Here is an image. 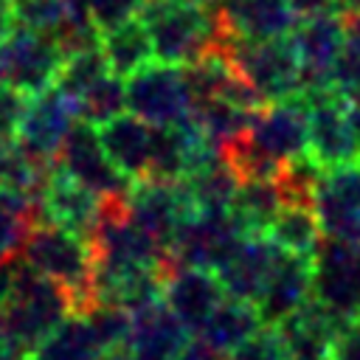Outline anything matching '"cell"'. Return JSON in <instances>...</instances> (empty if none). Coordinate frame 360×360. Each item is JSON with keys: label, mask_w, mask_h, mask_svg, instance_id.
I'll use <instances>...</instances> for the list:
<instances>
[{"label": "cell", "mask_w": 360, "mask_h": 360, "mask_svg": "<svg viewBox=\"0 0 360 360\" xmlns=\"http://www.w3.org/2000/svg\"><path fill=\"white\" fill-rule=\"evenodd\" d=\"M281 186L276 180H239L233 200L228 205L231 217L245 233H264L276 211L281 208Z\"/></svg>", "instance_id": "obj_27"}, {"label": "cell", "mask_w": 360, "mask_h": 360, "mask_svg": "<svg viewBox=\"0 0 360 360\" xmlns=\"http://www.w3.org/2000/svg\"><path fill=\"white\" fill-rule=\"evenodd\" d=\"M211 11L217 37L273 39L290 37L298 25V11L290 0H217Z\"/></svg>", "instance_id": "obj_16"}, {"label": "cell", "mask_w": 360, "mask_h": 360, "mask_svg": "<svg viewBox=\"0 0 360 360\" xmlns=\"http://www.w3.org/2000/svg\"><path fill=\"white\" fill-rule=\"evenodd\" d=\"M127 110V98H124V79L115 76L112 70H107L104 76H98L79 98H76V115L82 121L90 124H104L112 115Z\"/></svg>", "instance_id": "obj_32"}, {"label": "cell", "mask_w": 360, "mask_h": 360, "mask_svg": "<svg viewBox=\"0 0 360 360\" xmlns=\"http://www.w3.org/2000/svg\"><path fill=\"white\" fill-rule=\"evenodd\" d=\"M62 56L65 53L51 34L11 22L0 37V82H8L28 96L39 93L56 82Z\"/></svg>", "instance_id": "obj_8"}, {"label": "cell", "mask_w": 360, "mask_h": 360, "mask_svg": "<svg viewBox=\"0 0 360 360\" xmlns=\"http://www.w3.org/2000/svg\"><path fill=\"white\" fill-rule=\"evenodd\" d=\"M132 329L127 340L129 360H174L180 346L188 338V329L174 318V312L163 304V298L143 304L129 312Z\"/></svg>", "instance_id": "obj_19"}, {"label": "cell", "mask_w": 360, "mask_h": 360, "mask_svg": "<svg viewBox=\"0 0 360 360\" xmlns=\"http://www.w3.org/2000/svg\"><path fill=\"white\" fill-rule=\"evenodd\" d=\"M160 298L188 332H200L202 321L225 298V292L214 270L177 264L163 273Z\"/></svg>", "instance_id": "obj_17"}, {"label": "cell", "mask_w": 360, "mask_h": 360, "mask_svg": "<svg viewBox=\"0 0 360 360\" xmlns=\"http://www.w3.org/2000/svg\"><path fill=\"white\" fill-rule=\"evenodd\" d=\"M127 110L149 127H169L191 115V96L183 65L146 62L124 79Z\"/></svg>", "instance_id": "obj_7"}, {"label": "cell", "mask_w": 360, "mask_h": 360, "mask_svg": "<svg viewBox=\"0 0 360 360\" xmlns=\"http://www.w3.org/2000/svg\"><path fill=\"white\" fill-rule=\"evenodd\" d=\"M301 70V93L332 87V68L343 42V14L338 8H323L304 14V20L290 34Z\"/></svg>", "instance_id": "obj_12"}, {"label": "cell", "mask_w": 360, "mask_h": 360, "mask_svg": "<svg viewBox=\"0 0 360 360\" xmlns=\"http://www.w3.org/2000/svg\"><path fill=\"white\" fill-rule=\"evenodd\" d=\"M76 118H79L76 101L70 96H65L56 84H51L45 90L28 96V104H25V112H22L14 141L31 158L53 163L56 149L65 141V135Z\"/></svg>", "instance_id": "obj_14"}, {"label": "cell", "mask_w": 360, "mask_h": 360, "mask_svg": "<svg viewBox=\"0 0 360 360\" xmlns=\"http://www.w3.org/2000/svg\"><path fill=\"white\" fill-rule=\"evenodd\" d=\"M96 335L84 315L62 318L31 352L28 360H93L98 354Z\"/></svg>", "instance_id": "obj_28"}, {"label": "cell", "mask_w": 360, "mask_h": 360, "mask_svg": "<svg viewBox=\"0 0 360 360\" xmlns=\"http://www.w3.org/2000/svg\"><path fill=\"white\" fill-rule=\"evenodd\" d=\"M262 326V318L256 312L253 301H242V298H231L225 295L211 315L202 321L200 326V338L208 340L214 349H219L222 354L231 352L236 343H242L250 332H256Z\"/></svg>", "instance_id": "obj_26"}, {"label": "cell", "mask_w": 360, "mask_h": 360, "mask_svg": "<svg viewBox=\"0 0 360 360\" xmlns=\"http://www.w3.org/2000/svg\"><path fill=\"white\" fill-rule=\"evenodd\" d=\"M194 3H200V6H214L217 0H194Z\"/></svg>", "instance_id": "obj_48"}, {"label": "cell", "mask_w": 360, "mask_h": 360, "mask_svg": "<svg viewBox=\"0 0 360 360\" xmlns=\"http://www.w3.org/2000/svg\"><path fill=\"white\" fill-rule=\"evenodd\" d=\"M70 315L68 295L59 284L31 270L25 262H11V287L0 304L3 346L17 357L28 360L39 340Z\"/></svg>", "instance_id": "obj_1"}, {"label": "cell", "mask_w": 360, "mask_h": 360, "mask_svg": "<svg viewBox=\"0 0 360 360\" xmlns=\"http://www.w3.org/2000/svg\"><path fill=\"white\" fill-rule=\"evenodd\" d=\"M98 202H101L98 194H93L90 188H84L82 183L68 177L53 163L51 177L39 194V211H42L45 222L62 225L87 239L96 225V217H98Z\"/></svg>", "instance_id": "obj_21"}, {"label": "cell", "mask_w": 360, "mask_h": 360, "mask_svg": "<svg viewBox=\"0 0 360 360\" xmlns=\"http://www.w3.org/2000/svg\"><path fill=\"white\" fill-rule=\"evenodd\" d=\"M8 25H11V17H8V6H6V0H0V37L8 31Z\"/></svg>", "instance_id": "obj_46"}, {"label": "cell", "mask_w": 360, "mask_h": 360, "mask_svg": "<svg viewBox=\"0 0 360 360\" xmlns=\"http://www.w3.org/2000/svg\"><path fill=\"white\" fill-rule=\"evenodd\" d=\"M14 262V259H11ZM11 262H3L0 259V304L3 298L8 295V287H11Z\"/></svg>", "instance_id": "obj_44"}, {"label": "cell", "mask_w": 360, "mask_h": 360, "mask_svg": "<svg viewBox=\"0 0 360 360\" xmlns=\"http://www.w3.org/2000/svg\"><path fill=\"white\" fill-rule=\"evenodd\" d=\"M312 205L323 236L352 242V233L360 222V166L343 163L321 169L312 191Z\"/></svg>", "instance_id": "obj_15"}, {"label": "cell", "mask_w": 360, "mask_h": 360, "mask_svg": "<svg viewBox=\"0 0 360 360\" xmlns=\"http://www.w3.org/2000/svg\"><path fill=\"white\" fill-rule=\"evenodd\" d=\"M346 121H349V129H352V138L360 155V98H346Z\"/></svg>", "instance_id": "obj_42"}, {"label": "cell", "mask_w": 360, "mask_h": 360, "mask_svg": "<svg viewBox=\"0 0 360 360\" xmlns=\"http://www.w3.org/2000/svg\"><path fill=\"white\" fill-rule=\"evenodd\" d=\"M228 360H284V349L273 323H262L228 352Z\"/></svg>", "instance_id": "obj_37"}, {"label": "cell", "mask_w": 360, "mask_h": 360, "mask_svg": "<svg viewBox=\"0 0 360 360\" xmlns=\"http://www.w3.org/2000/svg\"><path fill=\"white\" fill-rule=\"evenodd\" d=\"M22 262L59 284L68 295L70 315H84L93 304V253L90 242L62 225L53 222H34L22 248Z\"/></svg>", "instance_id": "obj_2"}, {"label": "cell", "mask_w": 360, "mask_h": 360, "mask_svg": "<svg viewBox=\"0 0 360 360\" xmlns=\"http://www.w3.org/2000/svg\"><path fill=\"white\" fill-rule=\"evenodd\" d=\"M124 205L129 219L149 239H155L163 248V253L166 245L172 242L177 222L186 214L197 211L183 180H152V177L132 180L129 188L124 191Z\"/></svg>", "instance_id": "obj_10"}, {"label": "cell", "mask_w": 360, "mask_h": 360, "mask_svg": "<svg viewBox=\"0 0 360 360\" xmlns=\"http://www.w3.org/2000/svg\"><path fill=\"white\" fill-rule=\"evenodd\" d=\"M174 360H225V357L208 340H202V338H186V343L180 346V352H177Z\"/></svg>", "instance_id": "obj_41"}, {"label": "cell", "mask_w": 360, "mask_h": 360, "mask_svg": "<svg viewBox=\"0 0 360 360\" xmlns=\"http://www.w3.org/2000/svg\"><path fill=\"white\" fill-rule=\"evenodd\" d=\"M98 48L107 59V68L121 79H127L129 73H135L138 68L155 59L149 34L138 17H129L112 28H104L98 34Z\"/></svg>", "instance_id": "obj_25"}, {"label": "cell", "mask_w": 360, "mask_h": 360, "mask_svg": "<svg viewBox=\"0 0 360 360\" xmlns=\"http://www.w3.org/2000/svg\"><path fill=\"white\" fill-rule=\"evenodd\" d=\"M332 360H360V315L335 329Z\"/></svg>", "instance_id": "obj_40"}, {"label": "cell", "mask_w": 360, "mask_h": 360, "mask_svg": "<svg viewBox=\"0 0 360 360\" xmlns=\"http://www.w3.org/2000/svg\"><path fill=\"white\" fill-rule=\"evenodd\" d=\"M307 96V155L321 166H343L354 163L357 146L346 121V96L335 87L312 90Z\"/></svg>", "instance_id": "obj_11"}, {"label": "cell", "mask_w": 360, "mask_h": 360, "mask_svg": "<svg viewBox=\"0 0 360 360\" xmlns=\"http://www.w3.org/2000/svg\"><path fill=\"white\" fill-rule=\"evenodd\" d=\"M245 135L281 163L307 155V96L298 90L284 98L264 101L250 115Z\"/></svg>", "instance_id": "obj_13"}, {"label": "cell", "mask_w": 360, "mask_h": 360, "mask_svg": "<svg viewBox=\"0 0 360 360\" xmlns=\"http://www.w3.org/2000/svg\"><path fill=\"white\" fill-rule=\"evenodd\" d=\"M242 73V79L256 90L262 101H276L301 90V70L295 45L290 37L273 39H239L217 37V42Z\"/></svg>", "instance_id": "obj_4"}, {"label": "cell", "mask_w": 360, "mask_h": 360, "mask_svg": "<svg viewBox=\"0 0 360 360\" xmlns=\"http://www.w3.org/2000/svg\"><path fill=\"white\" fill-rule=\"evenodd\" d=\"M264 236L284 253L312 259L323 239L312 200H284L276 217L270 219Z\"/></svg>", "instance_id": "obj_24"}, {"label": "cell", "mask_w": 360, "mask_h": 360, "mask_svg": "<svg viewBox=\"0 0 360 360\" xmlns=\"http://www.w3.org/2000/svg\"><path fill=\"white\" fill-rule=\"evenodd\" d=\"M273 326L278 332L284 360H332L338 323L315 298H309L304 307Z\"/></svg>", "instance_id": "obj_22"}, {"label": "cell", "mask_w": 360, "mask_h": 360, "mask_svg": "<svg viewBox=\"0 0 360 360\" xmlns=\"http://www.w3.org/2000/svg\"><path fill=\"white\" fill-rule=\"evenodd\" d=\"M93 360H129L124 349H115V352H98Z\"/></svg>", "instance_id": "obj_47"}, {"label": "cell", "mask_w": 360, "mask_h": 360, "mask_svg": "<svg viewBox=\"0 0 360 360\" xmlns=\"http://www.w3.org/2000/svg\"><path fill=\"white\" fill-rule=\"evenodd\" d=\"M25 104H28V93L17 90L8 82H0V143L14 141L22 112H25Z\"/></svg>", "instance_id": "obj_38"}, {"label": "cell", "mask_w": 360, "mask_h": 360, "mask_svg": "<svg viewBox=\"0 0 360 360\" xmlns=\"http://www.w3.org/2000/svg\"><path fill=\"white\" fill-rule=\"evenodd\" d=\"M292 8L304 17V14H315V11H323V8H335V0H290Z\"/></svg>", "instance_id": "obj_43"}, {"label": "cell", "mask_w": 360, "mask_h": 360, "mask_svg": "<svg viewBox=\"0 0 360 360\" xmlns=\"http://www.w3.org/2000/svg\"><path fill=\"white\" fill-rule=\"evenodd\" d=\"M34 222H42L39 202L25 191L0 186V259H17Z\"/></svg>", "instance_id": "obj_29"}, {"label": "cell", "mask_w": 360, "mask_h": 360, "mask_svg": "<svg viewBox=\"0 0 360 360\" xmlns=\"http://www.w3.org/2000/svg\"><path fill=\"white\" fill-rule=\"evenodd\" d=\"M0 146H3V143H0Z\"/></svg>", "instance_id": "obj_49"}, {"label": "cell", "mask_w": 360, "mask_h": 360, "mask_svg": "<svg viewBox=\"0 0 360 360\" xmlns=\"http://www.w3.org/2000/svg\"><path fill=\"white\" fill-rule=\"evenodd\" d=\"M276 256H278V248L264 233L242 236L239 245L233 248V253L214 270L222 284V292L231 298L256 301L270 270H273Z\"/></svg>", "instance_id": "obj_20"}, {"label": "cell", "mask_w": 360, "mask_h": 360, "mask_svg": "<svg viewBox=\"0 0 360 360\" xmlns=\"http://www.w3.org/2000/svg\"><path fill=\"white\" fill-rule=\"evenodd\" d=\"M110 68H107V59L101 53L98 45H90V48H79V51H70L62 56V65H59V73H56V87L70 96L73 101L98 79L104 76Z\"/></svg>", "instance_id": "obj_33"}, {"label": "cell", "mask_w": 360, "mask_h": 360, "mask_svg": "<svg viewBox=\"0 0 360 360\" xmlns=\"http://www.w3.org/2000/svg\"><path fill=\"white\" fill-rule=\"evenodd\" d=\"M242 236L248 233L239 228L231 211H191L177 222L172 242L166 245L169 270L177 264L217 270L233 253Z\"/></svg>", "instance_id": "obj_6"}, {"label": "cell", "mask_w": 360, "mask_h": 360, "mask_svg": "<svg viewBox=\"0 0 360 360\" xmlns=\"http://www.w3.org/2000/svg\"><path fill=\"white\" fill-rule=\"evenodd\" d=\"M98 141L112 160V166L129 177L141 180L149 169V152H152V129L146 121H141L132 112H118L110 121L98 124Z\"/></svg>", "instance_id": "obj_23"}, {"label": "cell", "mask_w": 360, "mask_h": 360, "mask_svg": "<svg viewBox=\"0 0 360 360\" xmlns=\"http://www.w3.org/2000/svg\"><path fill=\"white\" fill-rule=\"evenodd\" d=\"M53 163H56V169H62L68 177H73L76 183H82L84 188H90L98 197H121L132 183L107 158V152L98 141L96 124L82 121V118H76L73 127L68 129L65 141L56 149Z\"/></svg>", "instance_id": "obj_9"}, {"label": "cell", "mask_w": 360, "mask_h": 360, "mask_svg": "<svg viewBox=\"0 0 360 360\" xmlns=\"http://www.w3.org/2000/svg\"><path fill=\"white\" fill-rule=\"evenodd\" d=\"M146 0H87V14L98 31L112 28L129 17H138Z\"/></svg>", "instance_id": "obj_39"}, {"label": "cell", "mask_w": 360, "mask_h": 360, "mask_svg": "<svg viewBox=\"0 0 360 360\" xmlns=\"http://www.w3.org/2000/svg\"><path fill=\"white\" fill-rule=\"evenodd\" d=\"M96 343L101 352H115V349H127L129 340V329H132V315L127 307L121 304H107V301H96L87 312H84Z\"/></svg>", "instance_id": "obj_35"}, {"label": "cell", "mask_w": 360, "mask_h": 360, "mask_svg": "<svg viewBox=\"0 0 360 360\" xmlns=\"http://www.w3.org/2000/svg\"><path fill=\"white\" fill-rule=\"evenodd\" d=\"M332 87L346 98H360V11L343 14V42L332 68Z\"/></svg>", "instance_id": "obj_34"}, {"label": "cell", "mask_w": 360, "mask_h": 360, "mask_svg": "<svg viewBox=\"0 0 360 360\" xmlns=\"http://www.w3.org/2000/svg\"><path fill=\"white\" fill-rule=\"evenodd\" d=\"M152 56L169 65H188L217 42V20L211 6L194 0H146L138 11Z\"/></svg>", "instance_id": "obj_3"}, {"label": "cell", "mask_w": 360, "mask_h": 360, "mask_svg": "<svg viewBox=\"0 0 360 360\" xmlns=\"http://www.w3.org/2000/svg\"><path fill=\"white\" fill-rule=\"evenodd\" d=\"M188 188V197L194 202L197 211H228L233 191L239 186V177L233 174V169L222 160V155L200 169H194L191 174L180 177Z\"/></svg>", "instance_id": "obj_30"}, {"label": "cell", "mask_w": 360, "mask_h": 360, "mask_svg": "<svg viewBox=\"0 0 360 360\" xmlns=\"http://www.w3.org/2000/svg\"><path fill=\"white\" fill-rule=\"evenodd\" d=\"M335 8L340 14H357L360 11V0H335Z\"/></svg>", "instance_id": "obj_45"}, {"label": "cell", "mask_w": 360, "mask_h": 360, "mask_svg": "<svg viewBox=\"0 0 360 360\" xmlns=\"http://www.w3.org/2000/svg\"><path fill=\"white\" fill-rule=\"evenodd\" d=\"M312 298L338 326L360 315V245L321 239L312 256Z\"/></svg>", "instance_id": "obj_5"}, {"label": "cell", "mask_w": 360, "mask_h": 360, "mask_svg": "<svg viewBox=\"0 0 360 360\" xmlns=\"http://www.w3.org/2000/svg\"><path fill=\"white\" fill-rule=\"evenodd\" d=\"M8 17L14 25H25L31 31H42L56 37L70 14L68 0H6Z\"/></svg>", "instance_id": "obj_36"}, {"label": "cell", "mask_w": 360, "mask_h": 360, "mask_svg": "<svg viewBox=\"0 0 360 360\" xmlns=\"http://www.w3.org/2000/svg\"><path fill=\"white\" fill-rule=\"evenodd\" d=\"M312 298V259L278 250L273 270L259 292L256 312L262 323H278Z\"/></svg>", "instance_id": "obj_18"}, {"label": "cell", "mask_w": 360, "mask_h": 360, "mask_svg": "<svg viewBox=\"0 0 360 360\" xmlns=\"http://www.w3.org/2000/svg\"><path fill=\"white\" fill-rule=\"evenodd\" d=\"M253 112L256 110H248V107H242L236 101H228V98H205V101L191 104V115L197 118L200 129L217 146H222L225 141H233L242 132H248V124H250Z\"/></svg>", "instance_id": "obj_31"}]
</instances>
